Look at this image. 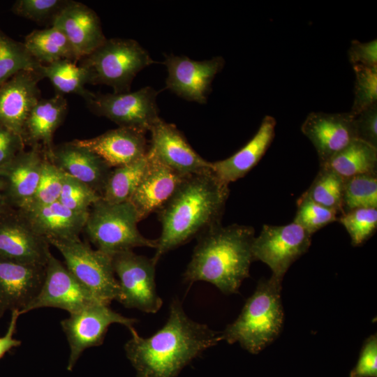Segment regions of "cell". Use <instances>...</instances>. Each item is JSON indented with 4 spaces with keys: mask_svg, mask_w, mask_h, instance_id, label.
Segmentation results:
<instances>
[{
    "mask_svg": "<svg viewBox=\"0 0 377 377\" xmlns=\"http://www.w3.org/2000/svg\"><path fill=\"white\" fill-rule=\"evenodd\" d=\"M23 43L31 55L40 64H49L62 59L77 60L65 35L54 26L34 30L26 36Z\"/></svg>",
    "mask_w": 377,
    "mask_h": 377,
    "instance_id": "83f0119b",
    "label": "cell"
},
{
    "mask_svg": "<svg viewBox=\"0 0 377 377\" xmlns=\"http://www.w3.org/2000/svg\"><path fill=\"white\" fill-rule=\"evenodd\" d=\"M355 80L354 100L351 110L353 117L377 103V66H353Z\"/></svg>",
    "mask_w": 377,
    "mask_h": 377,
    "instance_id": "8d00e7d4",
    "label": "cell"
},
{
    "mask_svg": "<svg viewBox=\"0 0 377 377\" xmlns=\"http://www.w3.org/2000/svg\"><path fill=\"white\" fill-rule=\"evenodd\" d=\"M125 343L127 358L138 377H176L179 371L205 350L222 341L221 332L195 322L173 299L165 324L148 338L133 328Z\"/></svg>",
    "mask_w": 377,
    "mask_h": 377,
    "instance_id": "6da1fadb",
    "label": "cell"
},
{
    "mask_svg": "<svg viewBox=\"0 0 377 377\" xmlns=\"http://www.w3.org/2000/svg\"><path fill=\"white\" fill-rule=\"evenodd\" d=\"M147 154L184 177L212 170L211 163L201 157L173 124L159 119L150 128Z\"/></svg>",
    "mask_w": 377,
    "mask_h": 377,
    "instance_id": "5bb4252c",
    "label": "cell"
},
{
    "mask_svg": "<svg viewBox=\"0 0 377 377\" xmlns=\"http://www.w3.org/2000/svg\"><path fill=\"white\" fill-rule=\"evenodd\" d=\"M6 311L5 308L0 304V318L2 317Z\"/></svg>",
    "mask_w": 377,
    "mask_h": 377,
    "instance_id": "bcb514c9",
    "label": "cell"
},
{
    "mask_svg": "<svg viewBox=\"0 0 377 377\" xmlns=\"http://www.w3.org/2000/svg\"><path fill=\"white\" fill-rule=\"evenodd\" d=\"M191 261L184 273V281H206L225 295L239 293L243 281L249 277L254 261L252 226H217L198 237Z\"/></svg>",
    "mask_w": 377,
    "mask_h": 377,
    "instance_id": "3957f363",
    "label": "cell"
},
{
    "mask_svg": "<svg viewBox=\"0 0 377 377\" xmlns=\"http://www.w3.org/2000/svg\"><path fill=\"white\" fill-rule=\"evenodd\" d=\"M101 195L83 182L63 172L62 187L59 200L71 211L88 214Z\"/></svg>",
    "mask_w": 377,
    "mask_h": 377,
    "instance_id": "e575fe53",
    "label": "cell"
},
{
    "mask_svg": "<svg viewBox=\"0 0 377 377\" xmlns=\"http://www.w3.org/2000/svg\"><path fill=\"white\" fill-rule=\"evenodd\" d=\"M47 242L61 254L70 272L100 302H118L120 288L116 279L112 256L93 249L80 238L50 239Z\"/></svg>",
    "mask_w": 377,
    "mask_h": 377,
    "instance_id": "52a82bcc",
    "label": "cell"
},
{
    "mask_svg": "<svg viewBox=\"0 0 377 377\" xmlns=\"http://www.w3.org/2000/svg\"><path fill=\"white\" fill-rule=\"evenodd\" d=\"M320 167H326L343 179L377 174V148L355 139Z\"/></svg>",
    "mask_w": 377,
    "mask_h": 377,
    "instance_id": "4316f807",
    "label": "cell"
},
{
    "mask_svg": "<svg viewBox=\"0 0 377 377\" xmlns=\"http://www.w3.org/2000/svg\"><path fill=\"white\" fill-rule=\"evenodd\" d=\"M44 160L39 147L23 151L0 168V188L9 205L22 209L33 198L40 179Z\"/></svg>",
    "mask_w": 377,
    "mask_h": 377,
    "instance_id": "44dd1931",
    "label": "cell"
},
{
    "mask_svg": "<svg viewBox=\"0 0 377 377\" xmlns=\"http://www.w3.org/2000/svg\"><path fill=\"white\" fill-rule=\"evenodd\" d=\"M69 41L77 60L89 55L105 40L97 14L82 3L67 1L52 18Z\"/></svg>",
    "mask_w": 377,
    "mask_h": 377,
    "instance_id": "e0dca14e",
    "label": "cell"
},
{
    "mask_svg": "<svg viewBox=\"0 0 377 377\" xmlns=\"http://www.w3.org/2000/svg\"><path fill=\"white\" fill-rule=\"evenodd\" d=\"M10 208H12L9 206L5 195L2 190L0 188V215L6 212Z\"/></svg>",
    "mask_w": 377,
    "mask_h": 377,
    "instance_id": "f6af8a7d",
    "label": "cell"
},
{
    "mask_svg": "<svg viewBox=\"0 0 377 377\" xmlns=\"http://www.w3.org/2000/svg\"><path fill=\"white\" fill-rule=\"evenodd\" d=\"M137 322V319L126 317L104 303L93 304L70 313L60 323L70 348L67 370L72 371L84 350L103 343L112 324L122 325L130 331Z\"/></svg>",
    "mask_w": 377,
    "mask_h": 377,
    "instance_id": "30bf717a",
    "label": "cell"
},
{
    "mask_svg": "<svg viewBox=\"0 0 377 377\" xmlns=\"http://www.w3.org/2000/svg\"><path fill=\"white\" fill-rule=\"evenodd\" d=\"M301 131L315 147L320 166L357 139L354 118L350 112H310Z\"/></svg>",
    "mask_w": 377,
    "mask_h": 377,
    "instance_id": "2e32d148",
    "label": "cell"
},
{
    "mask_svg": "<svg viewBox=\"0 0 377 377\" xmlns=\"http://www.w3.org/2000/svg\"><path fill=\"white\" fill-rule=\"evenodd\" d=\"M338 216L335 211L316 203L302 193L297 201L293 222L313 235L328 224L337 221Z\"/></svg>",
    "mask_w": 377,
    "mask_h": 377,
    "instance_id": "d590c367",
    "label": "cell"
},
{
    "mask_svg": "<svg viewBox=\"0 0 377 377\" xmlns=\"http://www.w3.org/2000/svg\"><path fill=\"white\" fill-rule=\"evenodd\" d=\"M62 179L63 172L44 154L41 174L36 191L29 202L23 208L18 209L41 207L58 201L62 187Z\"/></svg>",
    "mask_w": 377,
    "mask_h": 377,
    "instance_id": "74e56055",
    "label": "cell"
},
{
    "mask_svg": "<svg viewBox=\"0 0 377 377\" xmlns=\"http://www.w3.org/2000/svg\"><path fill=\"white\" fill-rule=\"evenodd\" d=\"M45 265L0 257V304L6 310L22 314L42 287Z\"/></svg>",
    "mask_w": 377,
    "mask_h": 377,
    "instance_id": "d6986e66",
    "label": "cell"
},
{
    "mask_svg": "<svg viewBox=\"0 0 377 377\" xmlns=\"http://www.w3.org/2000/svg\"><path fill=\"white\" fill-rule=\"evenodd\" d=\"M348 57L353 66H377V40L368 42L352 40L348 50Z\"/></svg>",
    "mask_w": 377,
    "mask_h": 377,
    "instance_id": "7bdbcfd3",
    "label": "cell"
},
{
    "mask_svg": "<svg viewBox=\"0 0 377 377\" xmlns=\"http://www.w3.org/2000/svg\"><path fill=\"white\" fill-rule=\"evenodd\" d=\"M43 78H47L58 94H75L86 99L91 91L85 89L88 77L82 66L74 61L62 59L49 64H41L37 71Z\"/></svg>",
    "mask_w": 377,
    "mask_h": 377,
    "instance_id": "f1b7e54d",
    "label": "cell"
},
{
    "mask_svg": "<svg viewBox=\"0 0 377 377\" xmlns=\"http://www.w3.org/2000/svg\"><path fill=\"white\" fill-rule=\"evenodd\" d=\"M24 147L20 135L0 124V168L24 151Z\"/></svg>",
    "mask_w": 377,
    "mask_h": 377,
    "instance_id": "b9f144b4",
    "label": "cell"
},
{
    "mask_svg": "<svg viewBox=\"0 0 377 377\" xmlns=\"http://www.w3.org/2000/svg\"><path fill=\"white\" fill-rule=\"evenodd\" d=\"M158 94V91L147 86L133 92L106 94L91 92L84 100L92 112L108 118L119 127L147 133L161 118L156 103Z\"/></svg>",
    "mask_w": 377,
    "mask_h": 377,
    "instance_id": "9c48e42d",
    "label": "cell"
},
{
    "mask_svg": "<svg viewBox=\"0 0 377 377\" xmlns=\"http://www.w3.org/2000/svg\"><path fill=\"white\" fill-rule=\"evenodd\" d=\"M139 221L130 202L110 203L101 198L89 209L83 231L96 249L112 256L135 247L156 249L157 239L145 237L138 228Z\"/></svg>",
    "mask_w": 377,
    "mask_h": 377,
    "instance_id": "5b68a950",
    "label": "cell"
},
{
    "mask_svg": "<svg viewBox=\"0 0 377 377\" xmlns=\"http://www.w3.org/2000/svg\"><path fill=\"white\" fill-rule=\"evenodd\" d=\"M275 119L266 115L253 137L231 156L212 162V170L222 182L229 184L244 177L260 161L275 135Z\"/></svg>",
    "mask_w": 377,
    "mask_h": 377,
    "instance_id": "cb8c5ba5",
    "label": "cell"
},
{
    "mask_svg": "<svg viewBox=\"0 0 377 377\" xmlns=\"http://www.w3.org/2000/svg\"><path fill=\"white\" fill-rule=\"evenodd\" d=\"M163 64L167 68L166 89L179 97L200 104L207 103L212 83L221 71L225 60L221 56L195 61L186 56L165 54Z\"/></svg>",
    "mask_w": 377,
    "mask_h": 377,
    "instance_id": "4fadbf2b",
    "label": "cell"
},
{
    "mask_svg": "<svg viewBox=\"0 0 377 377\" xmlns=\"http://www.w3.org/2000/svg\"><path fill=\"white\" fill-rule=\"evenodd\" d=\"M61 0H17L12 10L19 16L34 21H43L54 16L66 4Z\"/></svg>",
    "mask_w": 377,
    "mask_h": 377,
    "instance_id": "f35d334b",
    "label": "cell"
},
{
    "mask_svg": "<svg viewBox=\"0 0 377 377\" xmlns=\"http://www.w3.org/2000/svg\"><path fill=\"white\" fill-rule=\"evenodd\" d=\"M156 263L133 251L112 256V266L120 288L118 302L124 307L156 313L163 300L156 291Z\"/></svg>",
    "mask_w": 377,
    "mask_h": 377,
    "instance_id": "ba28073f",
    "label": "cell"
},
{
    "mask_svg": "<svg viewBox=\"0 0 377 377\" xmlns=\"http://www.w3.org/2000/svg\"><path fill=\"white\" fill-rule=\"evenodd\" d=\"M96 303L103 302L96 298L51 253L45 265L42 287L22 314L43 307L61 309L72 313Z\"/></svg>",
    "mask_w": 377,
    "mask_h": 377,
    "instance_id": "7c38bea8",
    "label": "cell"
},
{
    "mask_svg": "<svg viewBox=\"0 0 377 377\" xmlns=\"http://www.w3.org/2000/svg\"><path fill=\"white\" fill-rule=\"evenodd\" d=\"M281 283L272 276L260 279L237 318L221 332L222 340L239 343L253 354L269 345L279 336L283 322Z\"/></svg>",
    "mask_w": 377,
    "mask_h": 377,
    "instance_id": "277c9868",
    "label": "cell"
},
{
    "mask_svg": "<svg viewBox=\"0 0 377 377\" xmlns=\"http://www.w3.org/2000/svg\"><path fill=\"white\" fill-rule=\"evenodd\" d=\"M147 157V168L129 201L140 221L161 209L186 177L148 154Z\"/></svg>",
    "mask_w": 377,
    "mask_h": 377,
    "instance_id": "603a6c76",
    "label": "cell"
},
{
    "mask_svg": "<svg viewBox=\"0 0 377 377\" xmlns=\"http://www.w3.org/2000/svg\"><path fill=\"white\" fill-rule=\"evenodd\" d=\"M40 65L23 43L0 30V86L21 71H38Z\"/></svg>",
    "mask_w": 377,
    "mask_h": 377,
    "instance_id": "4dcf8cb0",
    "label": "cell"
},
{
    "mask_svg": "<svg viewBox=\"0 0 377 377\" xmlns=\"http://www.w3.org/2000/svg\"><path fill=\"white\" fill-rule=\"evenodd\" d=\"M20 315V311L17 309L11 311L8 330L3 337H0V359L12 348L18 347L22 343L20 340L15 339L13 337L16 332L17 319Z\"/></svg>",
    "mask_w": 377,
    "mask_h": 377,
    "instance_id": "ee69618b",
    "label": "cell"
},
{
    "mask_svg": "<svg viewBox=\"0 0 377 377\" xmlns=\"http://www.w3.org/2000/svg\"><path fill=\"white\" fill-rule=\"evenodd\" d=\"M377 376V336L371 335L364 341L356 367L351 377Z\"/></svg>",
    "mask_w": 377,
    "mask_h": 377,
    "instance_id": "60d3db41",
    "label": "cell"
},
{
    "mask_svg": "<svg viewBox=\"0 0 377 377\" xmlns=\"http://www.w3.org/2000/svg\"><path fill=\"white\" fill-rule=\"evenodd\" d=\"M50 245L18 209L10 208L0 215V257L45 265L51 254Z\"/></svg>",
    "mask_w": 377,
    "mask_h": 377,
    "instance_id": "9a60e30c",
    "label": "cell"
},
{
    "mask_svg": "<svg viewBox=\"0 0 377 377\" xmlns=\"http://www.w3.org/2000/svg\"><path fill=\"white\" fill-rule=\"evenodd\" d=\"M344 180L333 170L320 167L309 188L303 193L310 200L326 208L342 213Z\"/></svg>",
    "mask_w": 377,
    "mask_h": 377,
    "instance_id": "1f68e13d",
    "label": "cell"
},
{
    "mask_svg": "<svg viewBox=\"0 0 377 377\" xmlns=\"http://www.w3.org/2000/svg\"><path fill=\"white\" fill-rule=\"evenodd\" d=\"M339 221L350 235L351 244L359 246L365 243L377 229V208H359L338 216Z\"/></svg>",
    "mask_w": 377,
    "mask_h": 377,
    "instance_id": "836d02e7",
    "label": "cell"
},
{
    "mask_svg": "<svg viewBox=\"0 0 377 377\" xmlns=\"http://www.w3.org/2000/svg\"><path fill=\"white\" fill-rule=\"evenodd\" d=\"M146 132L118 127L88 139L74 140L101 158L111 168L124 165L146 156L149 145Z\"/></svg>",
    "mask_w": 377,
    "mask_h": 377,
    "instance_id": "7402d4cb",
    "label": "cell"
},
{
    "mask_svg": "<svg viewBox=\"0 0 377 377\" xmlns=\"http://www.w3.org/2000/svg\"><path fill=\"white\" fill-rule=\"evenodd\" d=\"M147 166L146 156L131 163L112 168L101 198L110 203L129 202Z\"/></svg>",
    "mask_w": 377,
    "mask_h": 377,
    "instance_id": "f546056e",
    "label": "cell"
},
{
    "mask_svg": "<svg viewBox=\"0 0 377 377\" xmlns=\"http://www.w3.org/2000/svg\"><path fill=\"white\" fill-rule=\"evenodd\" d=\"M67 111V102L63 95L40 99L31 111L24 124L22 138L25 145L44 147L50 150L57 128L63 121Z\"/></svg>",
    "mask_w": 377,
    "mask_h": 377,
    "instance_id": "484cf974",
    "label": "cell"
},
{
    "mask_svg": "<svg viewBox=\"0 0 377 377\" xmlns=\"http://www.w3.org/2000/svg\"><path fill=\"white\" fill-rule=\"evenodd\" d=\"M353 118L356 138L377 148V103Z\"/></svg>",
    "mask_w": 377,
    "mask_h": 377,
    "instance_id": "ab89813d",
    "label": "cell"
},
{
    "mask_svg": "<svg viewBox=\"0 0 377 377\" xmlns=\"http://www.w3.org/2000/svg\"><path fill=\"white\" fill-rule=\"evenodd\" d=\"M37 71H21L0 86V124L22 138L26 121L40 98Z\"/></svg>",
    "mask_w": 377,
    "mask_h": 377,
    "instance_id": "ffe728a7",
    "label": "cell"
},
{
    "mask_svg": "<svg viewBox=\"0 0 377 377\" xmlns=\"http://www.w3.org/2000/svg\"><path fill=\"white\" fill-rule=\"evenodd\" d=\"M311 237L294 222L283 226L265 224L253 242V259L269 266L272 277L283 281L292 264L308 251Z\"/></svg>",
    "mask_w": 377,
    "mask_h": 377,
    "instance_id": "8fae6325",
    "label": "cell"
},
{
    "mask_svg": "<svg viewBox=\"0 0 377 377\" xmlns=\"http://www.w3.org/2000/svg\"><path fill=\"white\" fill-rule=\"evenodd\" d=\"M30 226L45 239H71L79 238L87 215L76 213L59 201L33 208L18 209Z\"/></svg>",
    "mask_w": 377,
    "mask_h": 377,
    "instance_id": "d4e9b609",
    "label": "cell"
},
{
    "mask_svg": "<svg viewBox=\"0 0 377 377\" xmlns=\"http://www.w3.org/2000/svg\"><path fill=\"white\" fill-rule=\"evenodd\" d=\"M359 208H377V174L345 179L341 214Z\"/></svg>",
    "mask_w": 377,
    "mask_h": 377,
    "instance_id": "d6a6232c",
    "label": "cell"
},
{
    "mask_svg": "<svg viewBox=\"0 0 377 377\" xmlns=\"http://www.w3.org/2000/svg\"><path fill=\"white\" fill-rule=\"evenodd\" d=\"M43 152L62 172L83 182L101 197L112 168L98 155L73 141L53 145Z\"/></svg>",
    "mask_w": 377,
    "mask_h": 377,
    "instance_id": "ac0fdd59",
    "label": "cell"
},
{
    "mask_svg": "<svg viewBox=\"0 0 377 377\" xmlns=\"http://www.w3.org/2000/svg\"><path fill=\"white\" fill-rule=\"evenodd\" d=\"M156 63L149 52L133 39H107L94 52L82 58L88 83L105 84L114 93L130 91L137 74Z\"/></svg>",
    "mask_w": 377,
    "mask_h": 377,
    "instance_id": "8992f818",
    "label": "cell"
},
{
    "mask_svg": "<svg viewBox=\"0 0 377 377\" xmlns=\"http://www.w3.org/2000/svg\"><path fill=\"white\" fill-rule=\"evenodd\" d=\"M229 195V184L212 170L186 177L157 212L161 232L151 258L155 263L170 251L221 225Z\"/></svg>",
    "mask_w": 377,
    "mask_h": 377,
    "instance_id": "7a4b0ae2",
    "label": "cell"
}]
</instances>
